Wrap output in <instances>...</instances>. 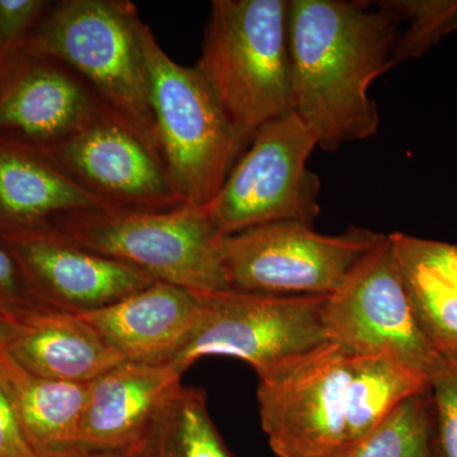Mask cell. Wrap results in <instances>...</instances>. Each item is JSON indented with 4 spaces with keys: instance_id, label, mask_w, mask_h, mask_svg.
Masks as SVG:
<instances>
[{
    "instance_id": "6da1fadb",
    "label": "cell",
    "mask_w": 457,
    "mask_h": 457,
    "mask_svg": "<svg viewBox=\"0 0 457 457\" xmlns=\"http://www.w3.org/2000/svg\"><path fill=\"white\" fill-rule=\"evenodd\" d=\"M262 428L278 457H345L427 376L389 353L336 342L258 375Z\"/></svg>"
},
{
    "instance_id": "7a4b0ae2",
    "label": "cell",
    "mask_w": 457,
    "mask_h": 457,
    "mask_svg": "<svg viewBox=\"0 0 457 457\" xmlns=\"http://www.w3.org/2000/svg\"><path fill=\"white\" fill-rule=\"evenodd\" d=\"M398 18L376 3L288 0L293 112L323 150L374 137L370 88L392 69Z\"/></svg>"
},
{
    "instance_id": "3957f363",
    "label": "cell",
    "mask_w": 457,
    "mask_h": 457,
    "mask_svg": "<svg viewBox=\"0 0 457 457\" xmlns=\"http://www.w3.org/2000/svg\"><path fill=\"white\" fill-rule=\"evenodd\" d=\"M195 68L243 154L258 129L293 112L288 0H213Z\"/></svg>"
},
{
    "instance_id": "277c9868",
    "label": "cell",
    "mask_w": 457,
    "mask_h": 457,
    "mask_svg": "<svg viewBox=\"0 0 457 457\" xmlns=\"http://www.w3.org/2000/svg\"><path fill=\"white\" fill-rule=\"evenodd\" d=\"M143 23L129 0H64L33 29L22 49L68 66L102 106L161 154L141 41Z\"/></svg>"
},
{
    "instance_id": "5b68a950",
    "label": "cell",
    "mask_w": 457,
    "mask_h": 457,
    "mask_svg": "<svg viewBox=\"0 0 457 457\" xmlns=\"http://www.w3.org/2000/svg\"><path fill=\"white\" fill-rule=\"evenodd\" d=\"M50 224L75 245L145 273L154 281L196 293L230 290L222 263V237L204 206L173 212L79 210Z\"/></svg>"
},
{
    "instance_id": "8992f818",
    "label": "cell",
    "mask_w": 457,
    "mask_h": 457,
    "mask_svg": "<svg viewBox=\"0 0 457 457\" xmlns=\"http://www.w3.org/2000/svg\"><path fill=\"white\" fill-rule=\"evenodd\" d=\"M141 41L162 158L185 203L206 206L242 155L236 132L195 66L174 62L146 23Z\"/></svg>"
},
{
    "instance_id": "52a82bcc",
    "label": "cell",
    "mask_w": 457,
    "mask_h": 457,
    "mask_svg": "<svg viewBox=\"0 0 457 457\" xmlns=\"http://www.w3.org/2000/svg\"><path fill=\"white\" fill-rule=\"evenodd\" d=\"M319 147L294 112L262 126L206 210L222 237L282 221L314 227L320 180L308 168Z\"/></svg>"
},
{
    "instance_id": "ba28073f",
    "label": "cell",
    "mask_w": 457,
    "mask_h": 457,
    "mask_svg": "<svg viewBox=\"0 0 457 457\" xmlns=\"http://www.w3.org/2000/svg\"><path fill=\"white\" fill-rule=\"evenodd\" d=\"M385 234L352 228L338 236L282 221L222 237L230 290L276 296H328Z\"/></svg>"
},
{
    "instance_id": "9c48e42d",
    "label": "cell",
    "mask_w": 457,
    "mask_h": 457,
    "mask_svg": "<svg viewBox=\"0 0 457 457\" xmlns=\"http://www.w3.org/2000/svg\"><path fill=\"white\" fill-rule=\"evenodd\" d=\"M203 311L171 365L180 374L207 356L245 361L258 375L302 356L328 338L327 296H276L236 290L198 293Z\"/></svg>"
},
{
    "instance_id": "30bf717a",
    "label": "cell",
    "mask_w": 457,
    "mask_h": 457,
    "mask_svg": "<svg viewBox=\"0 0 457 457\" xmlns=\"http://www.w3.org/2000/svg\"><path fill=\"white\" fill-rule=\"evenodd\" d=\"M324 324L330 342L360 354H393L426 376L441 354L418 324L389 236L328 295Z\"/></svg>"
},
{
    "instance_id": "8fae6325",
    "label": "cell",
    "mask_w": 457,
    "mask_h": 457,
    "mask_svg": "<svg viewBox=\"0 0 457 457\" xmlns=\"http://www.w3.org/2000/svg\"><path fill=\"white\" fill-rule=\"evenodd\" d=\"M37 150L104 209L165 212L187 204L161 154L104 106L73 134Z\"/></svg>"
},
{
    "instance_id": "7c38bea8",
    "label": "cell",
    "mask_w": 457,
    "mask_h": 457,
    "mask_svg": "<svg viewBox=\"0 0 457 457\" xmlns=\"http://www.w3.org/2000/svg\"><path fill=\"white\" fill-rule=\"evenodd\" d=\"M0 243L41 308L84 314L156 282L140 270L75 245L50 222L0 233Z\"/></svg>"
},
{
    "instance_id": "4fadbf2b",
    "label": "cell",
    "mask_w": 457,
    "mask_h": 457,
    "mask_svg": "<svg viewBox=\"0 0 457 457\" xmlns=\"http://www.w3.org/2000/svg\"><path fill=\"white\" fill-rule=\"evenodd\" d=\"M20 51L0 82V132L38 149L82 128L102 104L68 66Z\"/></svg>"
},
{
    "instance_id": "5bb4252c",
    "label": "cell",
    "mask_w": 457,
    "mask_h": 457,
    "mask_svg": "<svg viewBox=\"0 0 457 457\" xmlns=\"http://www.w3.org/2000/svg\"><path fill=\"white\" fill-rule=\"evenodd\" d=\"M170 363L123 361L90 383L80 449L129 453L145 438L161 409L182 385Z\"/></svg>"
},
{
    "instance_id": "9a60e30c",
    "label": "cell",
    "mask_w": 457,
    "mask_h": 457,
    "mask_svg": "<svg viewBox=\"0 0 457 457\" xmlns=\"http://www.w3.org/2000/svg\"><path fill=\"white\" fill-rule=\"evenodd\" d=\"M203 311L196 291L156 281L84 319L126 361L164 365L187 345Z\"/></svg>"
},
{
    "instance_id": "2e32d148",
    "label": "cell",
    "mask_w": 457,
    "mask_h": 457,
    "mask_svg": "<svg viewBox=\"0 0 457 457\" xmlns=\"http://www.w3.org/2000/svg\"><path fill=\"white\" fill-rule=\"evenodd\" d=\"M18 321L20 333L5 352L38 378L92 383L126 361L82 315L41 308Z\"/></svg>"
},
{
    "instance_id": "e0dca14e",
    "label": "cell",
    "mask_w": 457,
    "mask_h": 457,
    "mask_svg": "<svg viewBox=\"0 0 457 457\" xmlns=\"http://www.w3.org/2000/svg\"><path fill=\"white\" fill-rule=\"evenodd\" d=\"M104 207L40 150L0 137V233L40 227L60 213Z\"/></svg>"
},
{
    "instance_id": "ac0fdd59",
    "label": "cell",
    "mask_w": 457,
    "mask_h": 457,
    "mask_svg": "<svg viewBox=\"0 0 457 457\" xmlns=\"http://www.w3.org/2000/svg\"><path fill=\"white\" fill-rule=\"evenodd\" d=\"M0 381L37 457H66L80 449L90 383L38 378L21 368L5 351L0 352Z\"/></svg>"
},
{
    "instance_id": "d6986e66",
    "label": "cell",
    "mask_w": 457,
    "mask_h": 457,
    "mask_svg": "<svg viewBox=\"0 0 457 457\" xmlns=\"http://www.w3.org/2000/svg\"><path fill=\"white\" fill-rule=\"evenodd\" d=\"M134 457H231L207 411L204 390L180 385L131 453Z\"/></svg>"
},
{
    "instance_id": "ffe728a7",
    "label": "cell",
    "mask_w": 457,
    "mask_h": 457,
    "mask_svg": "<svg viewBox=\"0 0 457 457\" xmlns=\"http://www.w3.org/2000/svg\"><path fill=\"white\" fill-rule=\"evenodd\" d=\"M345 457H438L428 386L403 400Z\"/></svg>"
},
{
    "instance_id": "44dd1931",
    "label": "cell",
    "mask_w": 457,
    "mask_h": 457,
    "mask_svg": "<svg viewBox=\"0 0 457 457\" xmlns=\"http://www.w3.org/2000/svg\"><path fill=\"white\" fill-rule=\"evenodd\" d=\"M396 258L420 329L438 353H457L456 286L435 270Z\"/></svg>"
},
{
    "instance_id": "7402d4cb",
    "label": "cell",
    "mask_w": 457,
    "mask_h": 457,
    "mask_svg": "<svg viewBox=\"0 0 457 457\" xmlns=\"http://www.w3.org/2000/svg\"><path fill=\"white\" fill-rule=\"evenodd\" d=\"M407 29H400L394 64L420 57L442 38L457 31V0H386L378 2Z\"/></svg>"
},
{
    "instance_id": "603a6c76",
    "label": "cell",
    "mask_w": 457,
    "mask_h": 457,
    "mask_svg": "<svg viewBox=\"0 0 457 457\" xmlns=\"http://www.w3.org/2000/svg\"><path fill=\"white\" fill-rule=\"evenodd\" d=\"M438 457H457V353H441L427 375Z\"/></svg>"
},
{
    "instance_id": "cb8c5ba5",
    "label": "cell",
    "mask_w": 457,
    "mask_h": 457,
    "mask_svg": "<svg viewBox=\"0 0 457 457\" xmlns=\"http://www.w3.org/2000/svg\"><path fill=\"white\" fill-rule=\"evenodd\" d=\"M389 237L398 257L435 270L457 287V245L402 233Z\"/></svg>"
},
{
    "instance_id": "d4e9b609",
    "label": "cell",
    "mask_w": 457,
    "mask_h": 457,
    "mask_svg": "<svg viewBox=\"0 0 457 457\" xmlns=\"http://www.w3.org/2000/svg\"><path fill=\"white\" fill-rule=\"evenodd\" d=\"M49 2L0 0V59L22 49Z\"/></svg>"
},
{
    "instance_id": "484cf974",
    "label": "cell",
    "mask_w": 457,
    "mask_h": 457,
    "mask_svg": "<svg viewBox=\"0 0 457 457\" xmlns=\"http://www.w3.org/2000/svg\"><path fill=\"white\" fill-rule=\"evenodd\" d=\"M41 309L27 290L16 262L0 243V314L20 320Z\"/></svg>"
},
{
    "instance_id": "4316f807",
    "label": "cell",
    "mask_w": 457,
    "mask_h": 457,
    "mask_svg": "<svg viewBox=\"0 0 457 457\" xmlns=\"http://www.w3.org/2000/svg\"><path fill=\"white\" fill-rule=\"evenodd\" d=\"M0 457H37L27 441L11 396L0 381Z\"/></svg>"
},
{
    "instance_id": "83f0119b",
    "label": "cell",
    "mask_w": 457,
    "mask_h": 457,
    "mask_svg": "<svg viewBox=\"0 0 457 457\" xmlns=\"http://www.w3.org/2000/svg\"><path fill=\"white\" fill-rule=\"evenodd\" d=\"M21 330V323L16 319L0 314V352L5 351Z\"/></svg>"
},
{
    "instance_id": "f1b7e54d",
    "label": "cell",
    "mask_w": 457,
    "mask_h": 457,
    "mask_svg": "<svg viewBox=\"0 0 457 457\" xmlns=\"http://www.w3.org/2000/svg\"><path fill=\"white\" fill-rule=\"evenodd\" d=\"M66 457H134L131 453H95V451H88L78 449L74 453H69Z\"/></svg>"
}]
</instances>
